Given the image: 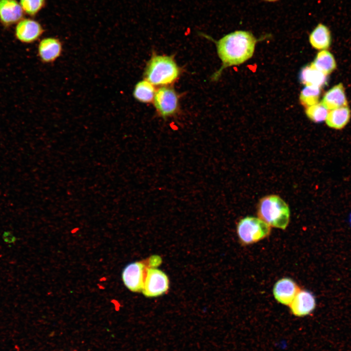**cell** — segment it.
<instances>
[{"mask_svg":"<svg viewBox=\"0 0 351 351\" xmlns=\"http://www.w3.org/2000/svg\"><path fill=\"white\" fill-rule=\"evenodd\" d=\"M43 32L42 26L37 20L29 18L22 19L16 26L15 35L21 42L31 43L37 40Z\"/></svg>","mask_w":351,"mask_h":351,"instance_id":"cell-8","label":"cell"},{"mask_svg":"<svg viewBox=\"0 0 351 351\" xmlns=\"http://www.w3.org/2000/svg\"><path fill=\"white\" fill-rule=\"evenodd\" d=\"M312 63L316 69L326 75L332 73L336 67L333 56L326 50L319 52Z\"/></svg>","mask_w":351,"mask_h":351,"instance_id":"cell-17","label":"cell"},{"mask_svg":"<svg viewBox=\"0 0 351 351\" xmlns=\"http://www.w3.org/2000/svg\"><path fill=\"white\" fill-rule=\"evenodd\" d=\"M158 115L163 118L175 115L179 108L178 96L172 87L161 86L156 90L153 100Z\"/></svg>","mask_w":351,"mask_h":351,"instance_id":"cell-6","label":"cell"},{"mask_svg":"<svg viewBox=\"0 0 351 351\" xmlns=\"http://www.w3.org/2000/svg\"><path fill=\"white\" fill-rule=\"evenodd\" d=\"M351 118V111L348 106L331 110L326 119L327 125L335 129L343 128Z\"/></svg>","mask_w":351,"mask_h":351,"instance_id":"cell-16","label":"cell"},{"mask_svg":"<svg viewBox=\"0 0 351 351\" xmlns=\"http://www.w3.org/2000/svg\"><path fill=\"white\" fill-rule=\"evenodd\" d=\"M321 88L315 86H306L301 91L300 101L303 106L308 107L318 102Z\"/></svg>","mask_w":351,"mask_h":351,"instance_id":"cell-19","label":"cell"},{"mask_svg":"<svg viewBox=\"0 0 351 351\" xmlns=\"http://www.w3.org/2000/svg\"><path fill=\"white\" fill-rule=\"evenodd\" d=\"M62 44L59 39L53 37L45 38L41 40L38 48V56L42 62L55 61L61 54Z\"/></svg>","mask_w":351,"mask_h":351,"instance_id":"cell-12","label":"cell"},{"mask_svg":"<svg viewBox=\"0 0 351 351\" xmlns=\"http://www.w3.org/2000/svg\"><path fill=\"white\" fill-rule=\"evenodd\" d=\"M257 211L259 218L271 227L284 230L288 225L290 216L289 208L277 195L262 197L258 202Z\"/></svg>","mask_w":351,"mask_h":351,"instance_id":"cell-3","label":"cell"},{"mask_svg":"<svg viewBox=\"0 0 351 351\" xmlns=\"http://www.w3.org/2000/svg\"><path fill=\"white\" fill-rule=\"evenodd\" d=\"M309 41L316 49H328L332 42L331 33L329 27L321 23L318 24L310 34Z\"/></svg>","mask_w":351,"mask_h":351,"instance_id":"cell-14","label":"cell"},{"mask_svg":"<svg viewBox=\"0 0 351 351\" xmlns=\"http://www.w3.org/2000/svg\"><path fill=\"white\" fill-rule=\"evenodd\" d=\"M169 287L167 275L160 270L150 267L147 269L141 292L146 297H157L165 293Z\"/></svg>","mask_w":351,"mask_h":351,"instance_id":"cell-7","label":"cell"},{"mask_svg":"<svg viewBox=\"0 0 351 351\" xmlns=\"http://www.w3.org/2000/svg\"><path fill=\"white\" fill-rule=\"evenodd\" d=\"M322 103L329 109L348 106L345 90L342 83L334 85L324 95Z\"/></svg>","mask_w":351,"mask_h":351,"instance_id":"cell-13","label":"cell"},{"mask_svg":"<svg viewBox=\"0 0 351 351\" xmlns=\"http://www.w3.org/2000/svg\"><path fill=\"white\" fill-rule=\"evenodd\" d=\"M300 82L306 86H315L321 88L327 84V75L316 69L312 64L303 67L300 73Z\"/></svg>","mask_w":351,"mask_h":351,"instance_id":"cell-15","label":"cell"},{"mask_svg":"<svg viewBox=\"0 0 351 351\" xmlns=\"http://www.w3.org/2000/svg\"><path fill=\"white\" fill-rule=\"evenodd\" d=\"M299 290V287L295 281L290 278L285 277L275 283L273 294L278 302L289 306Z\"/></svg>","mask_w":351,"mask_h":351,"instance_id":"cell-10","label":"cell"},{"mask_svg":"<svg viewBox=\"0 0 351 351\" xmlns=\"http://www.w3.org/2000/svg\"><path fill=\"white\" fill-rule=\"evenodd\" d=\"M236 231L241 243L243 245H249L268 236L271 228L259 218L247 216L238 222Z\"/></svg>","mask_w":351,"mask_h":351,"instance_id":"cell-5","label":"cell"},{"mask_svg":"<svg viewBox=\"0 0 351 351\" xmlns=\"http://www.w3.org/2000/svg\"><path fill=\"white\" fill-rule=\"evenodd\" d=\"M23 13L17 0H0V22L4 27L18 23L23 19Z\"/></svg>","mask_w":351,"mask_h":351,"instance_id":"cell-9","label":"cell"},{"mask_svg":"<svg viewBox=\"0 0 351 351\" xmlns=\"http://www.w3.org/2000/svg\"><path fill=\"white\" fill-rule=\"evenodd\" d=\"M180 73L172 56L153 55L146 65L144 75L145 79L154 86H164L174 82Z\"/></svg>","mask_w":351,"mask_h":351,"instance_id":"cell-2","label":"cell"},{"mask_svg":"<svg viewBox=\"0 0 351 351\" xmlns=\"http://www.w3.org/2000/svg\"><path fill=\"white\" fill-rule=\"evenodd\" d=\"M256 42L253 34L246 31L232 32L215 41L222 66L213 78H216L223 68L240 64L250 58L254 53Z\"/></svg>","mask_w":351,"mask_h":351,"instance_id":"cell-1","label":"cell"},{"mask_svg":"<svg viewBox=\"0 0 351 351\" xmlns=\"http://www.w3.org/2000/svg\"><path fill=\"white\" fill-rule=\"evenodd\" d=\"M162 262L158 255H152L147 259L132 262L128 264L122 272V279L124 285L133 292H141L147 269L156 267Z\"/></svg>","mask_w":351,"mask_h":351,"instance_id":"cell-4","label":"cell"},{"mask_svg":"<svg viewBox=\"0 0 351 351\" xmlns=\"http://www.w3.org/2000/svg\"><path fill=\"white\" fill-rule=\"evenodd\" d=\"M289 306L295 316H306L314 310L316 306L315 297L310 292L300 290Z\"/></svg>","mask_w":351,"mask_h":351,"instance_id":"cell-11","label":"cell"},{"mask_svg":"<svg viewBox=\"0 0 351 351\" xmlns=\"http://www.w3.org/2000/svg\"><path fill=\"white\" fill-rule=\"evenodd\" d=\"M329 112V109L322 102L308 107L306 110L307 117L315 122H321L325 120Z\"/></svg>","mask_w":351,"mask_h":351,"instance_id":"cell-20","label":"cell"},{"mask_svg":"<svg viewBox=\"0 0 351 351\" xmlns=\"http://www.w3.org/2000/svg\"><path fill=\"white\" fill-rule=\"evenodd\" d=\"M24 13L29 16H36L45 6L46 0H20Z\"/></svg>","mask_w":351,"mask_h":351,"instance_id":"cell-21","label":"cell"},{"mask_svg":"<svg viewBox=\"0 0 351 351\" xmlns=\"http://www.w3.org/2000/svg\"><path fill=\"white\" fill-rule=\"evenodd\" d=\"M3 239L8 243H12L15 241V237L9 232H5L3 234Z\"/></svg>","mask_w":351,"mask_h":351,"instance_id":"cell-22","label":"cell"},{"mask_svg":"<svg viewBox=\"0 0 351 351\" xmlns=\"http://www.w3.org/2000/svg\"><path fill=\"white\" fill-rule=\"evenodd\" d=\"M265 0L268 1H270V2H273V1H277V0Z\"/></svg>","mask_w":351,"mask_h":351,"instance_id":"cell-23","label":"cell"},{"mask_svg":"<svg viewBox=\"0 0 351 351\" xmlns=\"http://www.w3.org/2000/svg\"><path fill=\"white\" fill-rule=\"evenodd\" d=\"M156 90L154 85L146 79L141 80L135 85L134 97L138 101L149 103L153 101Z\"/></svg>","mask_w":351,"mask_h":351,"instance_id":"cell-18","label":"cell"}]
</instances>
